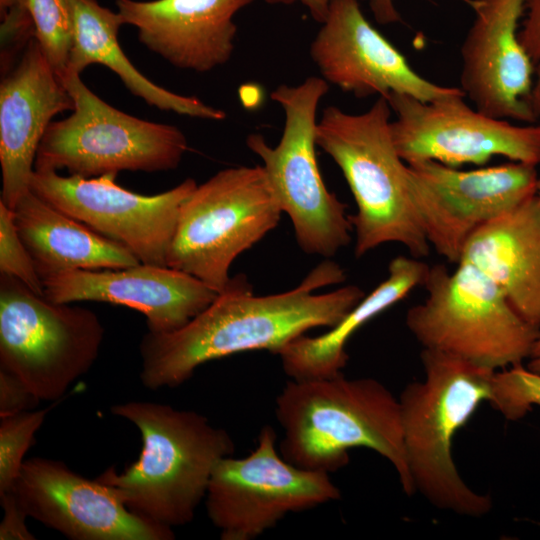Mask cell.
I'll return each mask as SVG.
<instances>
[{
	"instance_id": "obj_1",
	"label": "cell",
	"mask_w": 540,
	"mask_h": 540,
	"mask_svg": "<svg viewBox=\"0 0 540 540\" xmlns=\"http://www.w3.org/2000/svg\"><path fill=\"white\" fill-rule=\"evenodd\" d=\"M345 279L344 269L328 258L297 287L278 294L256 296L246 275L231 277L185 326L142 337V384L152 390L177 387L209 361L253 350L279 354L310 329L335 326L364 298L363 290L347 285L325 294L315 291Z\"/></svg>"
},
{
	"instance_id": "obj_2",
	"label": "cell",
	"mask_w": 540,
	"mask_h": 540,
	"mask_svg": "<svg viewBox=\"0 0 540 540\" xmlns=\"http://www.w3.org/2000/svg\"><path fill=\"white\" fill-rule=\"evenodd\" d=\"M276 418L284 436L280 453L291 464L335 472L348 451L365 447L395 468L406 494L416 491L403 440L400 403L373 378H328L287 382L276 398Z\"/></svg>"
},
{
	"instance_id": "obj_3",
	"label": "cell",
	"mask_w": 540,
	"mask_h": 540,
	"mask_svg": "<svg viewBox=\"0 0 540 540\" xmlns=\"http://www.w3.org/2000/svg\"><path fill=\"white\" fill-rule=\"evenodd\" d=\"M111 412L139 430L142 449L125 470L98 476L138 516L171 528L192 521L216 464L234 454L229 433L202 414L149 401H128Z\"/></svg>"
},
{
	"instance_id": "obj_4",
	"label": "cell",
	"mask_w": 540,
	"mask_h": 540,
	"mask_svg": "<svg viewBox=\"0 0 540 540\" xmlns=\"http://www.w3.org/2000/svg\"><path fill=\"white\" fill-rule=\"evenodd\" d=\"M391 112L387 99L378 97L359 114L328 106L317 123V146L340 168L357 206L349 215L356 257L389 242L415 258L429 253L413 203L411 171L392 140Z\"/></svg>"
},
{
	"instance_id": "obj_5",
	"label": "cell",
	"mask_w": 540,
	"mask_h": 540,
	"mask_svg": "<svg viewBox=\"0 0 540 540\" xmlns=\"http://www.w3.org/2000/svg\"><path fill=\"white\" fill-rule=\"evenodd\" d=\"M421 360L425 379L407 385L399 400L415 489L439 508L482 516L491 509V499L465 484L451 448L456 432L490 400L496 371L429 348H423Z\"/></svg>"
},
{
	"instance_id": "obj_6",
	"label": "cell",
	"mask_w": 540,
	"mask_h": 540,
	"mask_svg": "<svg viewBox=\"0 0 540 540\" xmlns=\"http://www.w3.org/2000/svg\"><path fill=\"white\" fill-rule=\"evenodd\" d=\"M454 272L429 267L427 298L411 307L406 324L424 348L446 352L496 370L522 363L540 335L502 290L471 263Z\"/></svg>"
},
{
	"instance_id": "obj_7",
	"label": "cell",
	"mask_w": 540,
	"mask_h": 540,
	"mask_svg": "<svg viewBox=\"0 0 540 540\" xmlns=\"http://www.w3.org/2000/svg\"><path fill=\"white\" fill-rule=\"evenodd\" d=\"M328 90L329 84L316 76L278 86L271 98L285 116L279 143L272 147L259 133L246 138L247 147L263 162L282 212L291 219L300 249L325 258L347 246L353 230L346 205L327 189L317 162V109Z\"/></svg>"
},
{
	"instance_id": "obj_8",
	"label": "cell",
	"mask_w": 540,
	"mask_h": 540,
	"mask_svg": "<svg viewBox=\"0 0 540 540\" xmlns=\"http://www.w3.org/2000/svg\"><path fill=\"white\" fill-rule=\"evenodd\" d=\"M281 213L263 166L223 169L182 204L167 266L220 293L233 261L273 230Z\"/></svg>"
},
{
	"instance_id": "obj_9",
	"label": "cell",
	"mask_w": 540,
	"mask_h": 540,
	"mask_svg": "<svg viewBox=\"0 0 540 540\" xmlns=\"http://www.w3.org/2000/svg\"><path fill=\"white\" fill-rule=\"evenodd\" d=\"M104 327L90 309L55 303L0 274V369L39 400L57 401L93 366Z\"/></svg>"
},
{
	"instance_id": "obj_10",
	"label": "cell",
	"mask_w": 540,
	"mask_h": 540,
	"mask_svg": "<svg viewBox=\"0 0 540 540\" xmlns=\"http://www.w3.org/2000/svg\"><path fill=\"white\" fill-rule=\"evenodd\" d=\"M74 101L72 113L48 126L35 169H66L70 175L97 177L120 171L159 172L178 167L188 150L174 125L146 121L106 103L67 72L62 79Z\"/></svg>"
},
{
	"instance_id": "obj_11",
	"label": "cell",
	"mask_w": 540,
	"mask_h": 540,
	"mask_svg": "<svg viewBox=\"0 0 540 540\" xmlns=\"http://www.w3.org/2000/svg\"><path fill=\"white\" fill-rule=\"evenodd\" d=\"M275 442L274 429L266 425L248 456H227L216 464L205 504L222 540L255 539L288 513L341 497L329 473L291 464L277 452Z\"/></svg>"
},
{
	"instance_id": "obj_12",
	"label": "cell",
	"mask_w": 540,
	"mask_h": 540,
	"mask_svg": "<svg viewBox=\"0 0 540 540\" xmlns=\"http://www.w3.org/2000/svg\"><path fill=\"white\" fill-rule=\"evenodd\" d=\"M461 91L432 101L391 93L386 99L396 118L390 132L407 163L432 160L450 167L484 165L493 156L537 166L540 125H516L471 108Z\"/></svg>"
},
{
	"instance_id": "obj_13",
	"label": "cell",
	"mask_w": 540,
	"mask_h": 540,
	"mask_svg": "<svg viewBox=\"0 0 540 540\" xmlns=\"http://www.w3.org/2000/svg\"><path fill=\"white\" fill-rule=\"evenodd\" d=\"M117 174L61 176L37 170L29 189L98 234L127 248L141 263L167 266L180 208L198 185L187 178L156 194L142 195L115 182Z\"/></svg>"
},
{
	"instance_id": "obj_14",
	"label": "cell",
	"mask_w": 540,
	"mask_h": 540,
	"mask_svg": "<svg viewBox=\"0 0 540 540\" xmlns=\"http://www.w3.org/2000/svg\"><path fill=\"white\" fill-rule=\"evenodd\" d=\"M408 166L427 240L453 263L479 228L536 196L540 179L536 166L514 161L468 171L432 160Z\"/></svg>"
},
{
	"instance_id": "obj_15",
	"label": "cell",
	"mask_w": 540,
	"mask_h": 540,
	"mask_svg": "<svg viewBox=\"0 0 540 540\" xmlns=\"http://www.w3.org/2000/svg\"><path fill=\"white\" fill-rule=\"evenodd\" d=\"M11 491L28 517L73 540L174 539L173 529L133 513L111 486L57 460H25Z\"/></svg>"
},
{
	"instance_id": "obj_16",
	"label": "cell",
	"mask_w": 540,
	"mask_h": 540,
	"mask_svg": "<svg viewBox=\"0 0 540 540\" xmlns=\"http://www.w3.org/2000/svg\"><path fill=\"white\" fill-rule=\"evenodd\" d=\"M321 77L356 97L391 93L432 101L461 91L418 74L365 17L357 0H333L310 45Z\"/></svg>"
},
{
	"instance_id": "obj_17",
	"label": "cell",
	"mask_w": 540,
	"mask_h": 540,
	"mask_svg": "<svg viewBox=\"0 0 540 540\" xmlns=\"http://www.w3.org/2000/svg\"><path fill=\"white\" fill-rule=\"evenodd\" d=\"M473 23L461 46V90L494 118L533 124V64L518 35L525 0H471Z\"/></svg>"
},
{
	"instance_id": "obj_18",
	"label": "cell",
	"mask_w": 540,
	"mask_h": 540,
	"mask_svg": "<svg viewBox=\"0 0 540 540\" xmlns=\"http://www.w3.org/2000/svg\"><path fill=\"white\" fill-rule=\"evenodd\" d=\"M42 282L44 296L55 303L103 302L141 312L153 333L182 328L218 295L188 273L141 262L121 268L67 271Z\"/></svg>"
},
{
	"instance_id": "obj_19",
	"label": "cell",
	"mask_w": 540,
	"mask_h": 540,
	"mask_svg": "<svg viewBox=\"0 0 540 540\" xmlns=\"http://www.w3.org/2000/svg\"><path fill=\"white\" fill-rule=\"evenodd\" d=\"M74 101L35 37L0 83V201L14 209L27 193L40 142L57 114Z\"/></svg>"
},
{
	"instance_id": "obj_20",
	"label": "cell",
	"mask_w": 540,
	"mask_h": 540,
	"mask_svg": "<svg viewBox=\"0 0 540 540\" xmlns=\"http://www.w3.org/2000/svg\"><path fill=\"white\" fill-rule=\"evenodd\" d=\"M253 0H116L122 23L171 65L208 72L234 51L235 15Z\"/></svg>"
},
{
	"instance_id": "obj_21",
	"label": "cell",
	"mask_w": 540,
	"mask_h": 540,
	"mask_svg": "<svg viewBox=\"0 0 540 540\" xmlns=\"http://www.w3.org/2000/svg\"><path fill=\"white\" fill-rule=\"evenodd\" d=\"M460 261L471 263L485 273L516 312L540 329V205L537 196L473 233Z\"/></svg>"
},
{
	"instance_id": "obj_22",
	"label": "cell",
	"mask_w": 540,
	"mask_h": 540,
	"mask_svg": "<svg viewBox=\"0 0 540 540\" xmlns=\"http://www.w3.org/2000/svg\"><path fill=\"white\" fill-rule=\"evenodd\" d=\"M13 212L18 233L42 281L67 271L121 268L139 263L127 248L30 190L20 198Z\"/></svg>"
},
{
	"instance_id": "obj_23",
	"label": "cell",
	"mask_w": 540,
	"mask_h": 540,
	"mask_svg": "<svg viewBox=\"0 0 540 540\" xmlns=\"http://www.w3.org/2000/svg\"><path fill=\"white\" fill-rule=\"evenodd\" d=\"M73 18V42L67 72L81 74L91 64H101L118 75L124 86L147 104L160 110L195 118L220 121L226 113L194 96L169 91L144 76L130 62L118 41L123 25L118 12L97 0H69Z\"/></svg>"
},
{
	"instance_id": "obj_24",
	"label": "cell",
	"mask_w": 540,
	"mask_h": 540,
	"mask_svg": "<svg viewBox=\"0 0 540 540\" xmlns=\"http://www.w3.org/2000/svg\"><path fill=\"white\" fill-rule=\"evenodd\" d=\"M429 266L415 257L391 260L388 276L355 305L335 326L322 335H302L278 354L285 373L294 380L333 377L345 367L349 338L365 323L423 285Z\"/></svg>"
},
{
	"instance_id": "obj_25",
	"label": "cell",
	"mask_w": 540,
	"mask_h": 540,
	"mask_svg": "<svg viewBox=\"0 0 540 540\" xmlns=\"http://www.w3.org/2000/svg\"><path fill=\"white\" fill-rule=\"evenodd\" d=\"M28 11L34 37L45 57L63 79L73 42V18L69 0H18Z\"/></svg>"
},
{
	"instance_id": "obj_26",
	"label": "cell",
	"mask_w": 540,
	"mask_h": 540,
	"mask_svg": "<svg viewBox=\"0 0 540 540\" xmlns=\"http://www.w3.org/2000/svg\"><path fill=\"white\" fill-rule=\"evenodd\" d=\"M51 407L27 410L1 418L0 422V495L13 489L34 435Z\"/></svg>"
},
{
	"instance_id": "obj_27",
	"label": "cell",
	"mask_w": 540,
	"mask_h": 540,
	"mask_svg": "<svg viewBox=\"0 0 540 540\" xmlns=\"http://www.w3.org/2000/svg\"><path fill=\"white\" fill-rule=\"evenodd\" d=\"M489 401L506 419L523 418L534 406L540 407V374L522 363L495 372Z\"/></svg>"
},
{
	"instance_id": "obj_28",
	"label": "cell",
	"mask_w": 540,
	"mask_h": 540,
	"mask_svg": "<svg viewBox=\"0 0 540 540\" xmlns=\"http://www.w3.org/2000/svg\"><path fill=\"white\" fill-rule=\"evenodd\" d=\"M0 274L13 276L44 295V286L34 261L15 224L13 209L0 201Z\"/></svg>"
},
{
	"instance_id": "obj_29",
	"label": "cell",
	"mask_w": 540,
	"mask_h": 540,
	"mask_svg": "<svg viewBox=\"0 0 540 540\" xmlns=\"http://www.w3.org/2000/svg\"><path fill=\"white\" fill-rule=\"evenodd\" d=\"M524 11L526 15L518 35L533 64L532 101L537 111L540 105V0H525Z\"/></svg>"
},
{
	"instance_id": "obj_30",
	"label": "cell",
	"mask_w": 540,
	"mask_h": 540,
	"mask_svg": "<svg viewBox=\"0 0 540 540\" xmlns=\"http://www.w3.org/2000/svg\"><path fill=\"white\" fill-rule=\"evenodd\" d=\"M38 402L16 376L0 369V418L32 410Z\"/></svg>"
},
{
	"instance_id": "obj_31",
	"label": "cell",
	"mask_w": 540,
	"mask_h": 540,
	"mask_svg": "<svg viewBox=\"0 0 540 540\" xmlns=\"http://www.w3.org/2000/svg\"><path fill=\"white\" fill-rule=\"evenodd\" d=\"M4 516L0 524V540H34L25 519L28 517L12 491L0 495Z\"/></svg>"
},
{
	"instance_id": "obj_32",
	"label": "cell",
	"mask_w": 540,
	"mask_h": 540,
	"mask_svg": "<svg viewBox=\"0 0 540 540\" xmlns=\"http://www.w3.org/2000/svg\"><path fill=\"white\" fill-rule=\"evenodd\" d=\"M370 9L375 20L380 24L400 21V15L393 0H370Z\"/></svg>"
},
{
	"instance_id": "obj_33",
	"label": "cell",
	"mask_w": 540,
	"mask_h": 540,
	"mask_svg": "<svg viewBox=\"0 0 540 540\" xmlns=\"http://www.w3.org/2000/svg\"><path fill=\"white\" fill-rule=\"evenodd\" d=\"M270 4H294L299 3L303 5L312 18L322 23L327 16L330 4L333 0H265Z\"/></svg>"
},
{
	"instance_id": "obj_34",
	"label": "cell",
	"mask_w": 540,
	"mask_h": 540,
	"mask_svg": "<svg viewBox=\"0 0 540 540\" xmlns=\"http://www.w3.org/2000/svg\"><path fill=\"white\" fill-rule=\"evenodd\" d=\"M527 359H529V361L526 367L531 371L540 374V335L536 339Z\"/></svg>"
},
{
	"instance_id": "obj_35",
	"label": "cell",
	"mask_w": 540,
	"mask_h": 540,
	"mask_svg": "<svg viewBox=\"0 0 540 540\" xmlns=\"http://www.w3.org/2000/svg\"><path fill=\"white\" fill-rule=\"evenodd\" d=\"M17 2V0H0V16L1 18L7 11Z\"/></svg>"
},
{
	"instance_id": "obj_36",
	"label": "cell",
	"mask_w": 540,
	"mask_h": 540,
	"mask_svg": "<svg viewBox=\"0 0 540 540\" xmlns=\"http://www.w3.org/2000/svg\"><path fill=\"white\" fill-rule=\"evenodd\" d=\"M537 112H538V115H539V118H540V105H539V107L537 109ZM536 196H537L538 203L540 205V179H539V186H538V191H537Z\"/></svg>"
}]
</instances>
